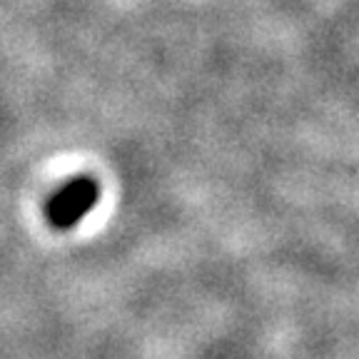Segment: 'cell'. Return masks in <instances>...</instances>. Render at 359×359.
<instances>
[{
    "label": "cell",
    "instance_id": "1",
    "mask_svg": "<svg viewBox=\"0 0 359 359\" xmlns=\"http://www.w3.org/2000/svg\"><path fill=\"white\" fill-rule=\"evenodd\" d=\"M100 187L90 175H78L60 187L48 202V219L57 230H70L97 205Z\"/></svg>",
    "mask_w": 359,
    "mask_h": 359
}]
</instances>
